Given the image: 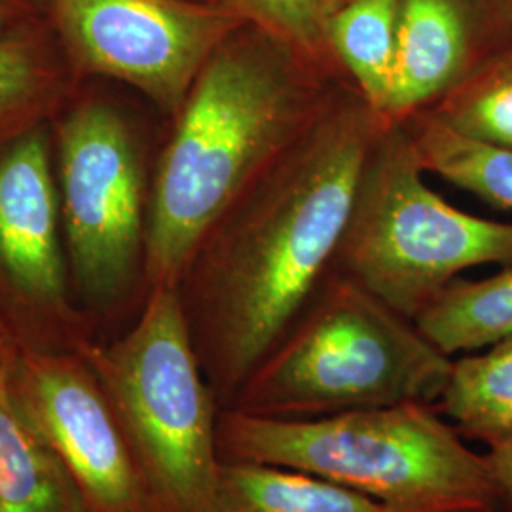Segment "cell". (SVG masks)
Wrapping results in <instances>:
<instances>
[{
	"label": "cell",
	"mask_w": 512,
	"mask_h": 512,
	"mask_svg": "<svg viewBox=\"0 0 512 512\" xmlns=\"http://www.w3.org/2000/svg\"><path fill=\"white\" fill-rule=\"evenodd\" d=\"M384 116L349 86L239 200L179 285L203 374L230 408L334 272Z\"/></svg>",
	"instance_id": "1"
},
{
	"label": "cell",
	"mask_w": 512,
	"mask_h": 512,
	"mask_svg": "<svg viewBox=\"0 0 512 512\" xmlns=\"http://www.w3.org/2000/svg\"><path fill=\"white\" fill-rule=\"evenodd\" d=\"M245 27L211 55L175 116L148 209V289L179 287L232 207L351 86L279 38Z\"/></svg>",
	"instance_id": "2"
},
{
	"label": "cell",
	"mask_w": 512,
	"mask_h": 512,
	"mask_svg": "<svg viewBox=\"0 0 512 512\" xmlns=\"http://www.w3.org/2000/svg\"><path fill=\"white\" fill-rule=\"evenodd\" d=\"M222 461L321 476L389 512H503L484 454L433 404L406 403L308 420L220 410Z\"/></svg>",
	"instance_id": "3"
},
{
	"label": "cell",
	"mask_w": 512,
	"mask_h": 512,
	"mask_svg": "<svg viewBox=\"0 0 512 512\" xmlns=\"http://www.w3.org/2000/svg\"><path fill=\"white\" fill-rule=\"evenodd\" d=\"M452 361L412 319L334 270L230 408L262 418L308 420L435 404Z\"/></svg>",
	"instance_id": "4"
},
{
	"label": "cell",
	"mask_w": 512,
	"mask_h": 512,
	"mask_svg": "<svg viewBox=\"0 0 512 512\" xmlns=\"http://www.w3.org/2000/svg\"><path fill=\"white\" fill-rule=\"evenodd\" d=\"M126 433L152 512H213L220 406L203 374L179 287H152L116 342L80 344Z\"/></svg>",
	"instance_id": "5"
},
{
	"label": "cell",
	"mask_w": 512,
	"mask_h": 512,
	"mask_svg": "<svg viewBox=\"0 0 512 512\" xmlns=\"http://www.w3.org/2000/svg\"><path fill=\"white\" fill-rule=\"evenodd\" d=\"M404 122L366 160L334 270L416 319L458 275L512 264V224L459 211L433 192Z\"/></svg>",
	"instance_id": "6"
},
{
	"label": "cell",
	"mask_w": 512,
	"mask_h": 512,
	"mask_svg": "<svg viewBox=\"0 0 512 512\" xmlns=\"http://www.w3.org/2000/svg\"><path fill=\"white\" fill-rule=\"evenodd\" d=\"M61 209L74 279L84 296L114 304L145 256L143 173L124 118L84 103L59 129Z\"/></svg>",
	"instance_id": "7"
},
{
	"label": "cell",
	"mask_w": 512,
	"mask_h": 512,
	"mask_svg": "<svg viewBox=\"0 0 512 512\" xmlns=\"http://www.w3.org/2000/svg\"><path fill=\"white\" fill-rule=\"evenodd\" d=\"M74 61L177 116L194 82L247 21L207 0H48Z\"/></svg>",
	"instance_id": "8"
},
{
	"label": "cell",
	"mask_w": 512,
	"mask_h": 512,
	"mask_svg": "<svg viewBox=\"0 0 512 512\" xmlns=\"http://www.w3.org/2000/svg\"><path fill=\"white\" fill-rule=\"evenodd\" d=\"M19 408L73 478L88 512H152L109 395L78 349L19 344Z\"/></svg>",
	"instance_id": "9"
},
{
	"label": "cell",
	"mask_w": 512,
	"mask_h": 512,
	"mask_svg": "<svg viewBox=\"0 0 512 512\" xmlns=\"http://www.w3.org/2000/svg\"><path fill=\"white\" fill-rule=\"evenodd\" d=\"M50 160L42 133L0 156V291L19 344L78 349L86 338L69 302Z\"/></svg>",
	"instance_id": "10"
},
{
	"label": "cell",
	"mask_w": 512,
	"mask_h": 512,
	"mask_svg": "<svg viewBox=\"0 0 512 512\" xmlns=\"http://www.w3.org/2000/svg\"><path fill=\"white\" fill-rule=\"evenodd\" d=\"M484 57L467 0H401L385 120L406 122L437 105Z\"/></svg>",
	"instance_id": "11"
},
{
	"label": "cell",
	"mask_w": 512,
	"mask_h": 512,
	"mask_svg": "<svg viewBox=\"0 0 512 512\" xmlns=\"http://www.w3.org/2000/svg\"><path fill=\"white\" fill-rule=\"evenodd\" d=\"M18 340L0 338V512H88L71 475L19 408Z\"/></svg>",
	"instance_id": "12"
},
{
	"label": "cell",
	"mask_w": 512,
	"mask_h": 512,
	"mask_svg": "<svg viewBox=\"0 0 512 512\" xmlns=\"http://www.w3.org/2000/svg\"><path fill=\"white\" fill-rule=\"evenodd\" d=\"M213 512H389L365 495L291 467L222 461Z\"/></svg>",
	"instance_id": "13"
},
{
	"label": "cell",
	"mask_w": 512,
	"mask_h": 512,
	"mask_svg": "<svg viewBox=\"0 0 512 512\" xmlns=\"http://www.w3.org/2000/svg\"><path fill=\"white\" fill-rule=\"evenodd\" d=\"M414 323L450 357L511 338L512 264L480 281H452Z\"/></svg>",
	"instance_id": "14"
},
{
	"label": "cell",
	"mask_w": 512,
	"mask_h": 512,
	"mask_svg": "<svg viewBox=\"0 0 512 512\" xmlns=\"http://www.w3.org/2000/svg\"><path fill=\"white\" fill-rule=\"evenodd\" d=\"M401 0H349L334 8L329 44L351 86L370 109L384 116L397 52V21Z\"/></svg>",
	"instance_id": "15"
},
{
	"label": "cell",
	"mask_w": 512,
	"mask_h": 512,
	"mask_svg": "<svg viewBox=\"0 0 512 512\" xmlns=\"http://www.w3.org/2000/svg\"><path fill=\"white\" fill-rule=\"evenodd\" d=\"M433 406L452 420L463 439L488 446L512 433V336L484 353L454 359Z\"/></svg>",
	"instance_id": "16"
},
{
	"label": "cell",
	"mask_w": 512,
	"mask_h": 512,
	"mask_svg": "<svg viewBox=\"0 0 512 512\" xmlns=\"http://www.w3.org/2000/svg\"><path fill=\"white\" fill-rule=\"evenodd\" d=\"M404 124L427 173L512 209V150L465 139L429 112H420Z\"/></svg>",
	"instance_id": "17"
},
{
	"label": "cell",
	"mask_w": 512,
	"mask_h": 512,
	"mask_svg": "<svg viewBox=\"0 0 512 512\" xmlns=\"http://www.w3.org/2000/svg\"><path fill=\"white\" fill-rule=\"evenodd\" d=\"M429 114L465 139L512 150V48L486 55Z\"/></svg>",
	"instance_id": "18"
},
{
	"label": "cell",
	"mask_w": 512,
	"mask_h": 512,
	"mask_svg": "<svg viewBox=\"0 0 512 512\" xmlns=\"http://www.w3.org/2000/svg\"><path fill=\"white\" fill-rule=\"evenodd\" d=\"M249 25L279 38L313 61L334 69L338 63L329 44L332 0H217Z\"/></svg>",
	"instance_id": "19"
},
{
	"label": "cell",
	"mask_w": 512,
	"mask_h": 512,
	"mask_svg": "<svg viewBox=\"0 0 512 512\" xmlns=\"http://www.w3.org/2000/svg\"><path fill=\"white\" fill-rule=\"evenodd\" d=\"M54 86L42 42L27 29L0 35V131L38 109Z\"/></svg>",
	"instance_id": "20"
},
{
	"label": "cell",
	"mask_w": 512,
	"mask_h": 512,
	"mask_svg": "<svg viewBox=\"0 0 512 512\" xmlns=\"http://www.w3.org/2000/svg\"><path fill=\"white\" fill-rule=\"evenodd\" d=\"M484 456L494 476L501 511L512 512V433L490 442Z\"/></svg>",
	"instance_id": "21"
},
{
	"label": "cell",
	"mask_w": 512,
	"mask_h": 512,
	"mask_svg": "<svg viewBox=\"0 0 512 512\" xmlns=\"http://www.w3.org/2000/svg\"><path fill=\"white\" fill-rule=\"evenodd\" d=\"M23 14L21 0H0V35L14 29V21Z\"/></svg>",
	"instance_id": "22"
},
{
	"label": "cell",
	"mask_w": 512,
	"mask_h": 512,
	"mask_svg": "<svg viewBox=\"0 0 512 512\" xmlns=\"http://www.w3.org/2000/svg\"><path fill=\"white\" fill-rule=\"evenodd\" d=\"M8 334H12V332L8 329V325L4 323V319L0 317V338H2V336H8Z\"/></svg>",
	"instance_id": "23"
},
{
	"label": "cell",
	"mask_w": 512,
	"mask_h": 512,
	"mask_svg": "<svg viewBox=\"0 0 512 512\" xmlns=\"http://www.w3.org/2000/svg\"><path fill=\"white\" fill-rule=\"evenodd\" d=\"M207 2H217V0H207Z\"/></svg>",
	"instance_id": "24"
},
{
	"label": "cell",
	"mask_w": 512,
	"mask_h": 512,
	"mask_svg": "<svg viewBox=\"0 0 512 512\" xmlns=\"http://www.w3.org/2000/svg\"><path fill=\"white\" fill-rule=\"evenodd\" d=\"M511 19H512V0H511Z\"/></svg>",
	"instance_id": "25"
}]
</instances>
